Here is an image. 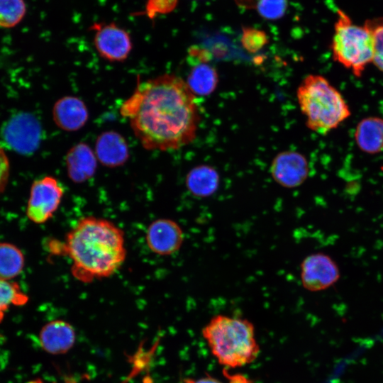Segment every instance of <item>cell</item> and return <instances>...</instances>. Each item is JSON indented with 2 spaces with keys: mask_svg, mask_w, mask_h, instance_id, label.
<instances>
[{
  "mask_svg": "<svg viewBox=\"0 0 383 383\" xmlns=\"http://www.w3.org/2000/svg\"><path fill=\"white\" fill-rule=\"evenodd\" d=\"M10 174V162L7 155L0 145V194L4 191L8 184Z\"/></svg>",
  "mask_w": 383,
  "mask_h": 383,
  "instance_id": "26",
  "label": "cell"
},
{
  "mask_svg": "<svg viewBox=\"0 0 383 383\" xmlns=\"http://www.w3.org/2000/svg\"><path fill=\"white\" fill-rule=\"evenodd\" d=\"M94 153L97 160L109 168L123 165L128 160L129 148L125 138L114 131H106L98 135Z\"/></svg>",
  "mask_w": 383,
  "mask_h": 383,
  "instance_id": "13",
  "label": "cell"
},
{
  "mask_svg": "<svg viewBox=\"0 0 383 383\" xmlns=\"http://www.w3.org/2000/svg\"><path fill=\"white\" fill-rule=\"evenodd\" d=\"M41 126L38 119L28 113L11 118L4 125L2 138L13 150L21 154L34 152L40 145Z\"/></svg>",
  "mask_w": 383,
  "mask_h": 383,
  "instance_id": "7",
  "label": "cell"
},
{
  "mask_svg": "<svg viewBox=\"0 0 383 383\" xmlns=\"http://www.w3.org/2000/svg\"><path fill=\"white\" fill-rule=\"evenodd\" d=\"M220 176L212 166L200 165L192 168L185 179L188 192L195 197L206 198L218 190Z\"/></svg>",
  "mask_w": 383,
  "mask_h": 383,
  "instance_id": "16",
  "label": "cell"
},
{
  "mask_svg": "<svg viewBox=\"0 0 383 383\" xmlns=\"http://www.w3.org/2000/svg\"><path fill=\"white\" fill-rule=\"evenodd\" d=\"M355 140L357 147L369 154L383 151V118L369 116L362 119L356 126Z\"/></svg>",
  "mask_w": 383,
  "mask_h": 383,
  "instance_id": "17",
  "label": "cell"
},
{
  "mask_svg": "<svg viewBox=\"0 0 383 383\" xmlns=\"http://www.w3.org/2000/svg\"><path fill=\"white\" fill-rule=\"evenodd\" d=\"M183 383H224L213 377H204L198 379H185ZM230 383H247L246 379L240 377H231Z\"/></svg>",
  "mask_w": 383,
  "mask_h": 383,
  "instance_id": "27",
  "label": "cell"
},
{
  "mask_svg": "<svg viewBox=\"0 0 383 383\" xmlns=\"http://www.w3.org/2000/svg\"><path fill=\"white\" fill-rule=\"evenodd\" d=\"M336 262L328 255L317 252L306 257L301 264V281L304 289L319 292L333 285L340 278Z\"/></svg>",
  "mask_w": 383,
  "mask_h": 383,
  "instance_id": "9",
  "label": "cell"
},
{
  "mask_svg": "<svg viewBox=\"0 0 383 383\" xmlns=\"http://www.w3.org/2000/svg\"><path fill=\"white\" fill-rule=\"evenodd\" d=\"M119 111L148 150H174L189 145L200 122L196 96L174 74L139 82Z\"/></svg>",
  "mask_w": 383,
  "mask_h": 383,
  "instance_id": "1",
  "label": "cell"
},
{
  "mask_svg": "<svg viewBox=\"0 0 383 383\" xmlns=\"http://www.w3.org/2000/svg\"><path fill=\"white\" fill-rule=\"evenodd\" d=\"M186 83L195 96H208L216 89L218 74L213 66L199 62L192 67Z\"/></svg>",
  "mask_w": 383,
  "mask_h": 383,
  "instance_id": "18",
  "label": "cell"
},
{
  "mask_svg": "<svg viewBox=\"0 0 383 383\" xmlns=\"http://www.w3.org/2000/svg\"><path fill=\"white\" fill-rule=\"evenodd\" d=\"M52 115L55 125L68 132L81 129L89 119V111L85 103L74 96H65L56 101Z\"/></svg>",
  "mask_w": 383,
  "mask_h": 383,
  "instance_id": "12",
  "label": "cell"
},
{
  "mask_svg": "<svg viewBox=\"0 0 383 383\" xmlns=\"http://www.w3.org/2000/svg\"><path fill=\"white\" fill-rule=\"evenodd\" d=\"M178 0H147L145 11L150 18L159 14L172 12L177 6Z\"/></svg>",
  "mask_w": 383,
  "mask_h": 383,
  "instance_id": "25",
  "label": "cell"
},
{
  "mask_svg": "<svg viewBox=\"0 0 383 383\" xmlns=\"http://www.w3.org/2000/svg\"><path fill=\"white\" fill-rule=\"evenodd\" d=\"M25 258L22 251L9 243H0V279L11 280L23 271Z\"/></svg>",
  "mask_w": 383,
  "mask_h": 383,
  "instance_id": "19",
  "label": "cell"
},
{
  "mask_svg": "<svg viewBox=\"0 0 383 383\" xmlns=\"http://www.w3.org/2000/svg\"><path fill=\"white\" fill-rule=\"evenodd\" d=\"M94 45L99 55L111 62H121L129 56L133 48L130 34L113 23H95Z\"/></svg>",
  "mask_w": 383,
  "mask_h": 383,
  "instance_id": "8",
  "label": "cell"
},
{
  "mask_svg": "<svg viewBox=\"0 0 383 383\" xmlns=\"http://www.w3.org/2000/svg\"><path fill=\"white\" fill-rule=\"evenodd\" d=\"M270 172L274 181L285 188H296L307 179L309 166L306 157L294 150L278 153L272 160Z\"/></svg>",
  "mask_w": 383,
  "mask_h": 383,
  "instance_id": "10",
  "label": "cell"
},
{
  "mask_svg": "<svg viewBox=\"0 0 383 383\" xmlns=\"http://www.w3.org/2000/svg\"><path fill=\"white\" fill-rule=\"evenodd\" d=\"M28 300L20 286L13 282L0 279V323L11 306H21Z\"/></svg>",
  "mask_w": 383,
  "mask_h": 383,
  "instance_id": "20",
  "label": "cell"
},
{
  "mask_svg": "<svg viewBox=\"0 0 383 383\" xmlns=\"http://www.w3.org/2000/svg\"><path fill=\"white\" fill-rule=\"evenodd\" d=\"M145 240L152 252L159 255H170L182 247L184 233L176 221L170 218H158L148 226Z\"/></svg>",
  "mask_w": 383,
  "mask_h": 383,
  "instance_id": "11",
  "label": "cell"
},
{
  "mask_svg": "<svg viewBox=\"0 0 383 383\" xmlns=\"http://www.w3.org/2000/svg\"><path fill=\"white\" fill-rule=\"evenodd\" d=\"M306 126L320 135H326L350 117V107L340 92L323 76L309 74L296 91Z\"/></svg>",
  "mask_w": 383,
  "mask_h": 383,
  "instance_id": "4",
  "label": "cell"
},
{
  "mask_svg": "<svg viewBox=\"0 0 383 383\" xmlns=\"http://www.w3.org/2000/svg\"><path fill=\"white\" fill-rule=\"evenodd\" d=\"M269 42L266 33L251 27L243 28L240 38L242 47L250 53H256Z\"/></svg>",
  "mask_w": 383,
  "mask_h": 383,
  "instance_id": "23",
  "label": "cell"
},
{
  "mask_svg": "<svg viewBox=\"0 0 383 383\" xmlns=\"http://www.w3.org/2000/svg\"><path fill=\"white\" fill-rule=\"evenodd\" d=\"M26 383H44V382L40 379H34L30 380L29 382Z\"/></svg>",
  "mask_w": 383,
  "mask_h": 383,
  "instance_id": "28",
  "label": "cell"
},
{
  "mask_svg": "<svg viewBox=\"0 0 383 383\" xmlns=\"http://www.w3.org/2000/svg\"><path fill=\"white\" fill-rule=\"evenodd\" d=\"M67 383H76L72 379L67 381Z\"/></svg>",
  "mask_w": 383,
  "mask_h": 383,
  "instance_id": "29",
  "label": "cell"
},
{
  "mask_svg": "<svg viewBox=\"0 0 383 383\" xmlns=\"http://www.w3.org/2000/svg\"><path fill=\"white\" fill-rule=\"evenodd\" d=\"M56 251L70 259L73 277L87 284L111 276L126 257L123 230L95 216L81 218Z\"/></svg>",
  "mask_w": 383,
  "mask_h": 383,
  "instance_id": "2",
  "label": "cell"
},
{
  "mask_svg": "<svg viewBox=\"0 0 383 383\" xmlns=\"http://www.w3.org/2000/svg\"><path fill=\"white\" fill-rule=\"evenodd\" d=\"M201 333L221 365L230 368L243 367L253 362L260 353L254 326L247 319L216 315Z\"/></svg>",
  "mask_w": 383,
  "mask_h": 383,
  "instance_id": "3",
  "label": "cell"
},
{
  "mask_svg": "<svg viewBox=\"0 0 383 383\" xmlns=\"http://www.w3.org/2000/svg\"><path fill=\"white\" fill-rule=\"evenodd\" d=\"M97 158L91 147L84 143L73 145L67 152L65 165L67 175L74 183H83L96 173Z\"/></svg>",
  "mask_w": 383,
  "mask_h": 383,
  "instance_id": "15",
  "label": "cell"
},
{
  "mask_svg": "<svg viewBox=\"0 0 383 383\" xmlns=\"http://www.w3.org/2000/svg\"><path fill=\"white\" fill-rule=\"evenodd\" d=\"M365 23L370 30L373 40L372 63L383 72V18L367 20Z\"/></svg>",
  "mask_w": 383,
  "mask_h": 383,
  "instance_id": "22",
  "label": "cell"
},
{
  "mask_svg": "<svg viewBox=\"0 0 383 383\" xmlns=\"http://www.w3.org/2000/svg\"><path fill=\"white\" fill-rule=\"evenodd\" d=\"M287 0H257L256 9L258 13L267 20H277L285 13Z\"/></svg>",
  "mask_w": 383,
  "mask_h": 383,
  "instance_id": "24",
  "label": "cell"
},
{
  "mask_svg": "<svg viewBox=\"0 0 383 383\" xmlns=\"http://www.w3.org/2000/svg\"><path fill=\"white\" fill-rule=\"evenodd\" d=\"M331 50L335 61L360 77L372 62L373 40L370 30L364 23H355L343 10H337Z\"/></svg>",
  "mask_w": 383,
  "mask_h": 383,
  "instance_id": "5",
  "label": "cell"
},
{
  "mask_svg": "<svg viewBox=\"0 0 383 383\" xmlns=\"http://www.w3.org/2000/svg\"><path fill=\"white\" fill-rule=\"evenodd\" d=\"M76 333L73 326L63 320H54L43 326L39 333L42 348L52 355L67 353L74 345Z\"/></svg>",
  "mask_w": 383,
  "mask_h": 383,
  "instance_id": "14",
  "label": "cell"
},
{
  "mask_svg": "<svg viewBox=\"0 0 383 383\" xmlns=\"http://www.w3.org/2000/svg\"><path fill=\"white\" fill-rule=\"evenodd\" d=\"M26 6L23 0H0V27L10 28L23 18Z\"/></svg>",
  "mask_w": 383,
  "mask_h": 383,
  "instance_id": "21",
  "label": "cell"
},
{
  "mask_svg": "<svg viewBox=\"0 0 383 383\" xmlns=\"http://www.w3.org/2000/svg\"><path fill=\"white\" fill-rule=\"evenodd\" d=\"M64 193L62 185L54 177L45 176L35 180L26 208L28 219L36 224L47 222L59 208Z\"/></svg>",
  "mask_w": 383,
  "mask_h": 383,
  "instance_id": "6",
  "label": "cell"
}]
</instances>
